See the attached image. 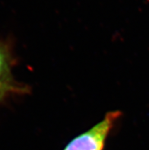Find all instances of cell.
<instances>
[{"label":"cell","instance_id":"obj_1","mask_svg":"<svg viewBox=\"0 0 149 150\" xmlns=\"http://www.w3.org/2000/svg\"><path fill=\"white\" fill-rule=\"evenodd\" d=\"M121 115L119 110L107 112L91 129L72 139L63 150H104L106 141Z\"/></svg>","mask_w":149,"mask_h":150},{"label":"cell","instance_id":"obj_2","mask_svg":"<svg viewBox=\"0 0 149 150\" xmlns=\"http://www.w3.org/2000/svg\"><path fill=\"white\" fill-rule=\"evenodd\" d=\"M11 64L12 59L9 50L0 41V80H13L11 75Z\"/></svg>","mask_w":149,"mask_h":150},{"label":"cell","instance_id":"obj_3","mask_svg":"<svg viewBox=\"0 0 149 150\" xmlns=\"http://www.w3.org/2000/svg\"><path fill=\"white\" fill-rule=\"evenodd\" d=\"M28 89L26 86L15 82L14 80H0V101L6 99L10 95L26 93Z\"/></svg>","mask_w":149,"mask_h":150}]
</instances>
